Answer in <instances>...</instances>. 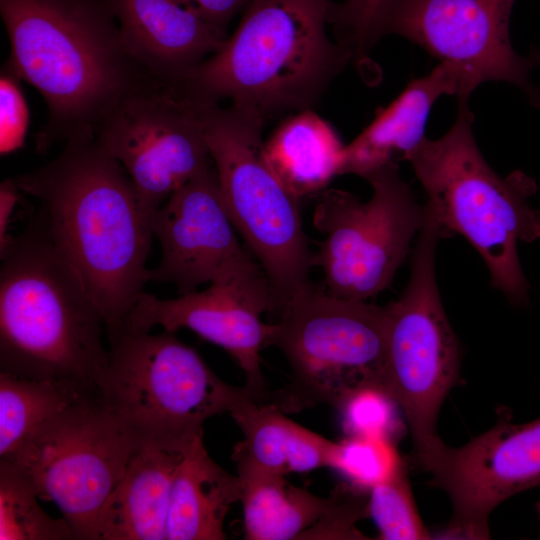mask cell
I'll use <instances>...</instances> for the list:
<instances>
[{
	"label": "cell",
	"mask_w": 540,
	"mask_h": 540,
	"mask_svg": "<svg viewBox=\"0 0 540 540\" xmlns=\"http://www.w3.org/2000/svg\"><path fill=\"white\" fill-rule=\"evenodd\" d=\"M122 40L156 79L170 86L226 40L175 0H109Z\"/></svg>",
	"instance_id": "obj_17"
},
{
	"label": "cell",
	"mask_w": 540,
	"mask_h": 540,
	"mask_svg": "<svg viewBox=\"0 0 540 540\" xmlns=\"http://www.w3.org/2000/svg\"><path fill=\"white\" fill-rule=\"evenodd\" d=\"M0 258V373L97 394L108 361L104 318L41 211Z\"/></svg>",
	"instance_id": "obj_3"
},
{
	"label": "cell",
	"mask_w": 540,
	"mask_h": 540,
	"mask_svg": "<svg viewBox=\"0 0 540 540\" xmlns=\"http://www.w3.org/2000/svg\"><path fill=\"white\" fill-rule=\"evenodd\" d=\"M240 482L245 539L296 540L332 508L335 493L316 496L233 451Z\"/></svg>",
	"instance_id": "obj_21"
},
{
	"label": "cell",
	"mask_w": 540,
	"mask_h": 540,
	"mask_svg": "<svg viewBox=\"0 0 540 540\" xmlns=\"http://www.w3.org/2000/svg\"><path fill=\"white\" fill-rule=\"evenodd\" d=\"M536 510L538 512V515H539V519H540V501L536 503Z\"/></svg>",
	"instance_id": "obj_33"
},
{
	"label": "cell",
	"mask_w": 540,
	"mask_h": 540,
	"mask_svg": "<svg viewBox=\"0 0 540 540\" xmlns=\"http://www.w3.org/2000/svg\"><path fill=\"white\" fill-rule=\"evenodd\" d=\"M161 260L149 280L172 283L179 295L256 265L243 249L225 207L214 165L174 191L152 215Z\"/></svg>",
	"instance_id": "obj_16"
},
{
	"label": "cell",
	"mask_w": 540,
	"mask_h": 540,
	"mask_svg": "<svg viewBox=\"0 0 540 540\" xmlns=\"http://www.w3.org/2000/svg\"><path fill=\"white\" fill-rule=\"evenodd\" d=\"M28 479L0 461V540H70L74 533L62 519L49 516L37 502Z\"/></svg>",
	"instance_id": "obj_25"
},
{
	"label": "cell",
	"mask_w": 540,
	"mask_h": 540,
	"mask_svg": "<svg viewBox=\"0 0 540 540\" xmlns=\"http://www.w3.org/2000/svg\"><path fill=\"white\" fill-rule=\"evenodd\" d=\"M95 139L124 168L151 215L213 164L196 108L161 82L125 97L99 124Z\"/></svg>",
	"instance_id": "obj_13"
},
{
	"label": "cell",
	"mask_w": 540,
	"mask_h": 540,
	"mask_svg": "<svg viewBox=\"0 0 540 540\" xmlns=\"http://www.w3.org/2000/svg\"><path fill=\"white\" fill-rule=\"evenodd\" d=\"M425 205V204H424ZM443 231L425 205L411 250L410 276L400 297L385 306L383 388L403 412L417 464L434 476L448 451L437 434L441 406L459 375V341L445 313L436 279Z\"/></svg>",
	"instance_id": "obj_8"
},
{
	"label": "cell",
	"mask_w": 540,
	"mask_h": 540,
	"mask_svg": "<svg viewBox=\"0 0 540 540\" xmlns=\"http://www.w3.org/2000/svg\"><path fill=\"white\" fill-rule=\"evenodd\" d=\"M432 485L449 496L453 514L445 538L488 539L489 516L514 495L540 486V418L496 424L458 448L449 447Z\"/></svg>",
	"instance_id": "obj_15"
},
{
	"label": "cell",
	"mask_w": 540,
	"mask_h": 540,
	"mask_svg": "<svg viewBox=\"0 0 540 540\" xmlns=\"http://www.w3.org/2000/svg\"><path fill=\"white\" fill-rule=\"evenodd\" d=\"M183 453L133 452L96 523L97 540H167L172 485Z\"/></svg>",
	"instance_id": "obj_19"
},
{
	"label": "cell",
	"mask_w": 540,
	"mask_h": 540,
	"mask_svg": "<svg viewBox=\"0 0 540 540\" xmlns=\"http://www.w3.org/2000/svg\"><path fill=\"white\" fill-rule=\"evenodd\" d=\"M274 315L266 347L281 351L291 377L264 402L284 413L320 404L339 408L359 389H384L385 306L333 296L310 283Z\"/></svg>",
	"instance_id": "obj_9"
},
{
	"label": "cell",
	"mask_w": 540,
	"mask_h": 540,
	"mask_svg": "<svg viewBox=\"0 0 540 540\" xmlns=\"http://www.w3.org/2000/svg\"><path fill=\"white\" fill-rule=\"evenodd\" d=\"M368 492L369 516L378 528V539L433 538L419 515L404 464L390 479Z\"/></svg>",
	"instance_id": "obj_26"
},
{
	"label": "cell",
	"mask_w": 540,
	"mask_h": 540,
	"mask_svg": "<svg viewBox=\"0 0 540 540\" xmlns=\"http://www.w3.org/2000/svg\"><path fill=\"white\" fill-rule=\"evenodd\" d=\"M21 79L6 65L0 78V153L23 147L29 127V109L19 84Z\"/></svg>",
	"instance_id": "obj_30"
},
{
	"label": "cell",
	"mask_w": 540,
	"mask_h": 540,
	"mask_svg": "<svg viewBox=\"0 0 540 540\" xmlns=\"http://www.w3.org/2000/svg\"><path fill=\"white\" fill-rule=\"evenodd\" d=\"M388 0H343L331 3L328 23L336 41L348 48L354 58L365 57L372 45V33L379 13Z\"/></svg>",
	"instance_id": "obj_29"
},
{
	"label": "cell",
	"mask_w": 540,
	"mask_h": 540,
	"mask_svg": "<svg viewBox=\"0 0 540 540\" xmlns=\"http://www.w3.org/2000/svg\"><path fill=\"white\" fill-rule=\"evenodd\" d=\"M15 181L41 202L52 242L97 304L111 340L150 281L152 215L129 176L89 137L66 142L55 159Z\"/></svg>",
	"instance_id": "obj_1"
},
{
	"label": "cell",
	"mask_w": 540,
	"mask_h": 540,
	"mask_svg": "<svg viewBox=\"0 0 540 540\" xmlns=\"http://www.w3.org/2000/svg\"><path fill=\"white\" fill-rule=\"evenodd\" d=\"M345 147L334 128L310 109L285 119L264 141L268 163L299 200L319 195L340 175Z\"/></svg>",
	"instance_id": "obj_23"
},
{
	"label": "cell",
	"mask_w": 540,
	"mask_h": 540,
	"mask_svg": "<svg viewBox=\"0 0 540 540\" xmlns=\"http://www.w3.org/2000/svg\"><path fill=\"white\" fill-rule=\"evenodd\" d=\"M0 13L11 48L5 65L48 107L40 151L95 137L125 97L161 82L126 48L109 0H0Z\"/></svg>",
	"instance_id": "obj_2"
},
{
	"label": "cell",
	"mask_w": 540,
	"mask_h": 540,
	"mask_svg": "<svg viewBox=\"0 0 540 540\" xmlns=\"http://www.w3.org/2000/svg\"><path fill=\"white\" fill-rule=\"evenodd\" d=\"M192 104L202 121L229 217L270 283L276 312L311 283L314 253L304 231L300 200L266 159L265 118L258 111L233 103Z\"/></svg>",
	"instance_id": "obj_7"
},
{
	"label": "cell",
	"mask_w": 540,
	"mask_h": 540,
	"mask_svg": "<svg viewBox=\"0 0 540 540\" xmlns=\"http://www.w3.org/2000/svg\"><path fill=\"white\" fill-rule=\"evenodd\" d=\"M403 464L390 439L349 436L336 443L331 468L338 470L352 486L369 491L390 479Z\"/></svg>",
	"instance_id": "obj_27"
},
{
	"label": "cell",
	"mask_w": 540,
	"mask_h": 540,
	"mask_svg": "<svg viewBox=\"0 0 540 540\" xmlns=\"http://www.w3.org/2000/svg\"><path fill=\"white\" fill-rule=\"evenodd\" d=\"M458 105L447 133L436 140L425 138L406 161L443 237L462 235L484 260L492 286L512 304L524 305L530 286L517 246L540 239V211L529 202L537 185L522 171L503 178L490 167L476 144L468 101Z\"/></svg>",
	"instance_id": "obj_5"
},
{
	"label": "cell",
	"mask_w": 540,
	"mask_h": 540,
	"mask_svg": "<svg viewBox=\"0 0 540 540\" xmlns=\"http://www.w3.org/2000/svg\"><path fill=\"white\" fill-rule=\"evenodd\" d=\"M20 191L15 179H5L0 184V251L7 246L12 238L8 234V226L14 208L19 201Z\"/></svg>",
	"instance_id": "obj_32"
},
{
	"label": "cell",
	"mask_w": 540,
	"mask_h": 540,
	"mask_svg": "<svg viewBox=\"0 0 540 540\" xmlns=\"http://www.w3.org/2000/svg\"><path fill=\"white\" fill-rule=\"evenodd\" d=\"M460 80L448 64L440 63L426 76L408 83L372 122L345 147L340 175L365 179L381 166L407 159L426 138L425 126L434 103L442 95H456Z\"/></svg>",
	"instance_id": "obj_18"
},
{
	"label": "cell",
	"mask_w": 540,
	"mask_h": 540,
	"mask_svg": "<svg viewBox=\"0 0 540 540\" xmlns=\"http://www.w3.org/2000/svg\"><path fill=\"white\" fill-rule=\"evenodd\" d=\"M349 436L382 437L392 440L400 432L399 406L380 387H365L352 393L338 408Z\"/></svg>",
	"instance_id": "obj_28"
},
{
	"label": "cell",
	"mask_w": 540,
	"mask_h": 540,
	"mask_svg": "<svg viewBox=\"0 0 540 540\" xmlns=\"http://www.w3.org/2000/svg\"><path fill=\"white\" fill-rule=\"evenodd\" d=\"M276 299L258 264L222 281L210 283L172 299L143 292L120 332L146 333L155 326L175 332L187 328L225 349L246 376L245 386L263 401L266 385L261 372V350L266 348L270 324L265 312L274 313Z\"/></svg>",
	"instance_id": "obj_14"
},
{
	"label": "cell",
	"mask_w": 540,
	"mask_h": 540,
	"mask_svg": "<svg viewBox=\"0 0 540 540\" xmlns=\"http://www.w3.org/2000/svg\"><path fill=\"white\" fill-rule=\"evenodd\" d=\"M109 343L97 397L135 449L183 453L208 418L250 393L222 381L174 332H120Z\"/></svg>",
	"instance_id": "obj_6"
},
{
	"label": "cell",
	"mask_w": 540,
	"mask_h": 540,
	"mask_svg": "<svg viewBox=\"0 0 540 540\" xmlns=\"http://www.w3.org/2000/svg\"><path fill=\"white\" fill-rule=\"evenodd\" d=\"M365 179L372 187L368 201L348 191L325 189L317 195L313 213V225L323 235L314 267L323 272L324 289L360 301L390 286L425 220V205L401 177L397 162Z\"/></svg>",
	"instance_id": "obj_10"
},
{
	"label": "cell",
	"mask_w": 540,
	"mask_h": 540,
	"mask_svg": "<svg viewBox=\"0 0 540 540\" xmlns=\"http://www.w3.org/2000/svg\"><path fill=\"white\" fill-rule=\"evenodd\" d=\"M229 413L244 435L234 451L257 466L284 476L331 467L336 443L293 422L275 405L247 393Z\"/></svg>",
	"instance_id": "obj_22"
},
{
	"label": "cell",
	"mask_w": 540,
	"mask_h": 540,
	"mask_svg": "<svg viewBox=\"0 0 540 540\" xmlns=\"http://www.w3.org/2000/svg\"><path fill=\"white\" fill-rule=\"evenodd\" d=\"M330 0H252L221 48L170 85L200 104L223 99L264 118L305 110L353 58L326 31Z\"/></svg>",
	"instance_id": "obj_4"
},
{
	"label": "cell",
	"mask_w": 540,
	"mask_h": 540,
	"mask_svg": "<svg viewBox=\"0 0 540 540\" xmlns=\"http://www.w3.org/2000/svg\"><path fill=\"white\" fill-rule=\"evenodd\" d=\"M80 396L51 381L0 373V460L40 425Z\"/></svg>",
	"instance_id": "obj_24"
},
{
	"label": "cell",
	"mask_w": 540,
	"mask_h": 540,
	"mask_svg": "<svg viewBox=\"0 0 540 540\" xmlns=\"http://www.w3.org/2000/svg\"><path fill=\"white\" fill-rule=\"evenodd\" d=\"M192 10L219 32L225 29L233 17L251 3L252 0H175Z\"/></svg>",
	"instance_id": "obj_31"
},
{
	"label": "cell",
	"mask_w": 540,
	"mask_h": 540,
	"mask_svg": "<svg viewBox=\"0 0 540 540\" xmlns=\"http://www.w3.org/2000/svg\"><path fill=\"white\" fill-rule=\"evenodd\" d=\"M135 450L94 394L70 402L0 461L59 508L75 539L97 540L100 510Z\"/></svg>",
	"instance_id": "obj_11"
},
{
	"label": "cell",
	"mask_w": 540,
	"mask_h": 540,
	"mask_svg": "<svg viewBox=\"0 0 540 540\" xmlns=\"http://www.w3.org/2000/svg\"><path fill=\"white\" fill-rule=\"evenodd\" d=\"M516 0H388L379 13L372 45L381 37L402 36L450 65L460 80L458 102L488 81L518 87L540 107V88L530 80L540 51L519 55L509 25Z\"/></svg>",
	"instance_id": "obj_12"
},
{
	"label": "cell",
	"mask_w": 540,
	"mask_h": 540,
	"mask_svg": "<svg viewBox=\"0 0 540 540\" xmlns=\"http://www.w3.org/2000/svg\"><path fill=\"white\" fill-rule=\"evenodd\" d=\"M238 476L220 467L199 434L183 452L171 491L167 540H224L225 517L240 501Z\"/></svg>",
	"instance_id": "obj_20"
}]
</instances>
